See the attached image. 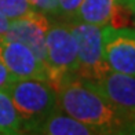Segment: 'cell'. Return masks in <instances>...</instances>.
Masks as SVG:
<instances>
[{
	"instance_id": "6da1fadb",
	"label": "cell",
	"mask_w": 135,
	"mask_h": 135,
	"mask_svg": "<svg viewBox=\"0 0 135 135\" xmlns=\"http://www.w3.org/2000/svg\"><path fill=\"white\" fill-rule=\"evenodd\" d=\"M55 93L58 110L95 128L98 134L128 132V128L135 130V123L126 121L105 98L76 73L66 76L55 88Z\"/></svg>"
},
{
	"instance_id": "7a4b0ae2",
	"label": "cell",
	"mask_w": 135,
	"mask_h": 135,
	"mask_svg": "<svg viewBox=\"0 0 135 135\" xmlns=\"http://www.w3.org/2000/svg\"><path fill=\"white\" fill-rule=\"evenodd\" d=\"M22 121V132H32L57 110V93L47 81L15 79L6 90Z\"/></svg>"
},
{
	"instance_id": "3957f363",
	"label": "cell",
	"mask_w": 135,
	"mask_h": 135,
	"mask_svg": "<svg viewBox=\"0 0 135 135\" xmlns=\"http://www.w3.org/2000/svg\"><path fill=\"white\" fill-rule=\"evenodd\" d=\"M48 84L55 90L66 76L77 72V43L70 23L51 25L46 36Z\"/></svg>"
},
{
	"instance_id": "277c9868",
	"label": "cell",
	"mask_w": 135,
	"mask_h": 135,
	"mask_svg": "<svg viewBox=\"0 0 135 135\" xmlns=\"http://www.w3.org/2000/svg\"><path fill=\"white\" fill-rule=\"evenodd\" d=\"M102 28L87 22L70 23L77 43L76 75L87 80L101 79L110 70L105 61L102 46Z\"/></svg>"
},
{
	"instance_id": "5b68a950",
	"label": "cell",
	"mask_w": 135,
	"mask_h": 135,
	"mask_svg": "<svg viewBox=\"0 0 135 135\" xmlns=\"http://www.w3.org/2000/svg\"><path fill=\"white\" fill-rule=\"evenodd\" d=\"M84 80L105 98L126 121L135 123V76L109 70L101 79Z\"/></svg>"
},
{
	"instance_id": "8992f818",
	"label": "cell",
	"mask_w": 135,
	"mask_h": 135,
	"mask_svg": "<svg viewBox=\"0 0 135 135\" xmlns=\"http://www.w3.org/2000/svg\"><path fill=\"white\" fill-rule=\"evenodd\" d=\"M102 46L110 70L135 76V29L112 25L103 26Z\"/></svg>"
},
{
	"instance_id": "52a82bcc",
	"label": "cell",
	"mask_w": 135,
	"mask_h": 135,
	"mask_svg": "<svg viewBox=\"0 0 135 135\" xmlns=\"http://www.w3.org/2000/svg\"><path fill=\"white\" fill-rule=\"evenodd\" d=\"M51 23L46 14L32 10L17 20H11L3 37L26 44L46 66V36Z\"/></svg>"
},
{
	"instance_id": "ba28073f",
	"label": "cell",
	"mask_w": 135,
	"mask_h": 135,
	"mask_svg": "<svg viewBox=\"0 0 135 135\" xmlns=\"http://www.w3.org/2000/svg\"><path fill=\"white\" fill-rule=\"evenodd\" d=\"M0 61L17 79H36L48 83L44 64L21 41L0 36Z\"/></svg>"
},
{
	"instance_id": "9c48e42d",
	"label": "cell",
	"mask_w": 135,
	"mask_h": 135,
	"mask_svg": "<svg viewBox=\"0 0 135 135\" xmlns=\"http://www.w3.org/2000/svg\"><path fill=\"white\" fill-rule=\"evenodd\" d=\"M124 8L126 7L119 3V0H84L73 18L79 22L98 26H120L119 20L123 18L121 13Z\"/></svg>"
},
{
	"instance_id": "30bf717a",
	"label": "cell",
	"mask_w": 135,
	"mask_h": 135,
	"mask_svg": "<svg viewBox=\"0 0 135 135\" xmlns=\"http://www.w3.org/2000/svg\"><path fill=\"white\" fill-rule=\"evenodd\" d=\"M30 134H46V135H91L98 134L95 128L73 119L61 110H55L52 114L35 127Z\"/></svg>"
},
{
	"instance_id": "8fae6325",
	"label": "cell",
	"mask_w": 135,
	"mask_h": 135,
	"mask_svg": "<svg viewBox=\"0 0 135 135\" xmlns=\"http://www.w3.org/2000/svg\"><path fill=\"white\" fill-rule=\"evenodd\" d=\"M0 134H22V121L11 97L6 90H0Z\"/></svg>"
},
{
	"instance_id": "7c38bea8",
	"label": "cell",
	"mask_w": 135,
	"mask_h": 135,
	"mask_svg": "<svg viewBox=\"0 0 135 135\" xmlns=\"http://www.w3.org/2000/svg\"><path fill=\"white\" fill-rule=\"evenodd\" d=\"M35 10L30 6L29 0H0V13L8 20H17L29 11Z\"/></svg>"
},
{
	"instance_id": "4fadbf2b",
	"label": "cell",
	"mask_w": 135,
	"mask_h": 135,
	"mask_svg": "<svg viewBox=\"0 0 135 135\" xmlns=\"http://www.w3.org/2000/svg\"><path fill=\"white\" fill-rule=\"evenodd\" d=\"M30 6L43 14L57 15L59 14V2L58 0H29Z\"/></svg>"
},
{
	"instance_id": "5bb4252c",
	"label": "cell",
	"mask_w": 135,
	"mask_h": 135,
	"mask_svg": "<svg viewBox=\"0 0 135 135\" xmlns=\"http://www.w3.org/2000/svg\"><path fill=\"white\" fill-rule=\"evenodd\" d=\"M58 2H59V14L73 17L84 0H58Z\"/></svg>"
},
{
	"instance_id": "9a60e30c",
	"label": "cell",
	"mask_w": 135,
	"mask_h": 135,
	"mask_svg": "<svg viewBox=\"0 0 135 135\" xmlns=\"http://www.w3.org/2000/svg\"><path fill=\"white\" fill-rule=\"evenodd\" d=\"M15 79L17 77L7 69V66L0 61V90H7L8 85L13 83Z\"/></svg>"
},
{
	"instance_id": "2e32d148",
	"label": "cell",
	"mask_w": 135,
	"mask_h": 135,
	"mask_svg": "<svg viewBox=\"0 0 135 135\" xmlns=\"http://www.w3.org/2000/svg\"><path fill=\"white\" fill-rule=\"evenodd\" d=\"M8 25H10V20L6 15H3L2 13H0V36L7 32Z\"/></svg>"
},
{
	"instance_id": "e0dca14e",
	"label": "cell",
	"mask_w": 135,
	"mask_h": 135,
	"mask_svg": "<svg viewBox=\"0 0 135 135\" xmlns=\"http://www.w3.org/2000/svg\"><path fill=\"white\" fill-rule=\"evenodd\" d=\"M119 3L121 6H124L126 10L131 11V13L135 14V0H119Z\"/></svg>"
}]
</instances>
